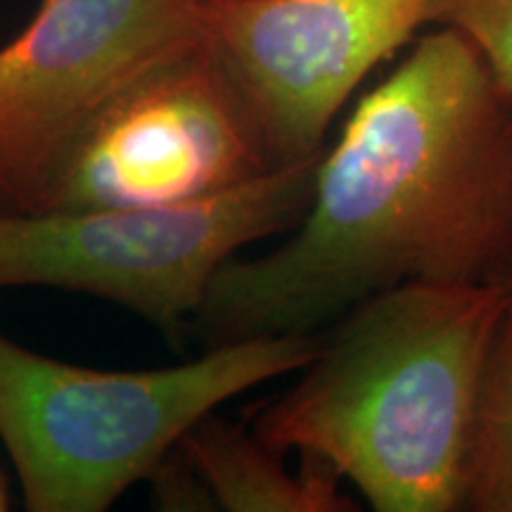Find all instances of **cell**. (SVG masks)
Returning <instances> with one entry per match:
<instances>
[{
    "mask_svg": "<svg viewBox=\"0 0 512 512\" xmlns=\"http://www.w3.org/2000/svg\"><path fill=\"white\" fill-rule=\"evenodd\" d=\"M10 508V482L8 475L0 470V512H5Z\"/></svg>",
    "mask_w": 512,
    "mask_h": 512,
    "instance_id": "12",
    "label": "cell"
},
{
    "mask_svg": "<svg viewBox=\"0 0 512 512\" xmlns=\"http://www.w3.org/2000/svg\"><path fill=\"white\" fill-rule=\"evenodd\" d=\"M503 283H505V285H508V287H512V271H510V275H508V278H505V280H503Z\"/></svg>",
    "mask_w": 512,
    "mask_h": 512,
    "instance_id": "13",
    "label": "cell"
},
{
    "mask_svg": "<svg viewBox=\"0 0 512 512\" xmlns=\"http://www.w3.org/2000/svg\"><path fill=\"white\" fill-rule=\"evenodd\" d=\"M147 479L152 482V505L159 510H216L207 484L178 451V444Z\"/></svg>",
    "mask_w": 512,
    "mask_h": 512,
    "instance_id": "11",
    "label": "cell"
},
{
    "mask_svg": "<svg viewBox=\"0 0 512 512\" xmlns=\"http://www.w3.org/2000/svg\"><path fill=\"white\" fill-rule=\"evenodd\" d=\"M432 0H204V41L275 162L318 157L351 93L425 27Z\"/></svg>",
    "mask_w": 512,
    "mask_h": 512,
    "instance_id": "7",
    "label": "cell"
},
{
    "mask_svg": "<svg viewBox=\"0 0 512 512\" xmlns=\"http://www.w3.org/2000/svg\"><path fill=\"white\" fill-rule=\"evenodd\" d=\"M320 157V155H318ZM318 157L164 207L0 211V287H55L124 306L169 335L230 259L302 219Z\"/></svg>",
    "mask_w": 512,
    "mask_h": 512,
    "instance_id": "4",
    "label": "cell"
},
{
    "mask_svg": "<svg viewBox=\"0 0 512 512\" xmlns=\"http://www.w3.org/2000/svg\"><path fill=\"white\" fill-rule=\"evenodd\" d=\"M275 166L283 164L247 100L204 41L140 76L88 121L36 214L195 202Z\"/></svg>",
    "mask_w": 512,
    "mask_h": 512,
    "instance_id": "5",
    "label": "cell"
},
{
    "mask_svg": "<svg viewBox=\"0 0 512 512\" xmlns=\"http://www.w3.org/2000/svg\"><path fill=\"white\" fill-rule=\"evenodd\" d=\"M427 24L463 34L512 102V0H432Z\"/></svg>",
    "mask_w": 512,
    "mask_h": 512,
    "instance_id": "10",
    "label": "cell"
},
{
    "mask_svg": "<svg viewBox=\"0 0 512 512\" xmlns=\"http://www.w3.org/2000/svg\"><path fill=\"white\" fill-rule=\"evenodd\" d=\"M479 377L463 510L512 512V287Z\"/></svg>",
    "mask_w": 512,
    "mask_h": 512,
    "instance_id": "9",
    "label": "cell"
},
{
    "mask_svg": "<svg viewBox=\"0 0 512 512\" xmlns=\"http://www.w3.org/2000/svg\"><path fill=\"white\" fill-rule=\"evenodd\" d=\"M505 283H406L330 323L290 392L252 430L328 465L377 512H453Z\"/></svg>",
    "mask_w": 512,
    "mask_h": 512,
    "instance_id": "2",
    "label": "cell"
},
{
    "mask_svg": "<svg viewBox=\"0 0 512 512\" xmlns=\"http://www.w3.org/2000/svg\"><path fill=\"white\" fill-rule=\"evenodd\" d=\"M510 271L512 102L477 48L437 27L323 147L290 238L221 266L192 320L219 347L316 332L396 285Z\"/></svg>",
    "mask_w": 512,
    "mask_h": 512,
    "instance_id": "1",
    "label": "cell"
},
{
    "mask_svg": "<svg viewBox=\"0 0 512 512\" xmlns=\"http://www.w3.org/2000/svg\"><path fill=\"white\" fill-rule=\"evenodd\" d=\"M207 484L216 510L228 512H351L358 505L342 491V479L318 460L302 456L290 470L287 451L268 444L249 422L204 415L178 441Z\"/></svg>",
    "mask_w": 512,
    "mask_h": 512,
    "instance_id": "8",
    "label": "cell"
},
{
    "mask_svg": "<svg viewBox=\"0 0 512 512\" xmlns=\"http://www.w3.org/2000/svg\"><path fill=\"white\" fill-rule=\"evenodd\" d=\"M204 0H38L0 46V211L36 214L79 133L124 88L204 43Z\"/></svg>",
    "mask_w": 512,
    "mask_h": 512,
    "instance_id": "6",
    "label": "cell"
},
{
    "mask_svg": "<svg viewBox=\"0 0 512 512\" xmlns=\"http://www.w3.org/2000/svg\"><path fill=\"white\" fill-rule=\"evenodd\" d=\"M318 332L247 337L155 370L55 361L0 332V439L31 512H105L221 403L311 361Z\"/></svg>",
    "mask_w": 512,
    "mask_h": 512,
    "instance_id": "3",
    "label": "cell"
}]
</instances>
